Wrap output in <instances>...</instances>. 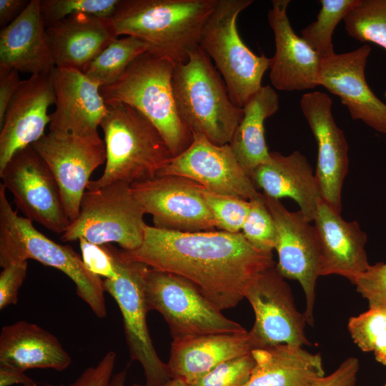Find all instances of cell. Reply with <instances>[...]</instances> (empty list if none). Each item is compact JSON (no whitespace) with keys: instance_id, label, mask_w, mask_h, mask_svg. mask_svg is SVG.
<instances>
[{"instance_id":"6da1fadb","label":"cell","mask_w":386,"mask_h":386,"mask_svg":"<svg viewBox=\"0 0 386 386\" xmlns=\"http://www.w3.org/2000/svg\"><path fill=\"white\" fill-rule=\"evenodd\" d=\"M127 261L181 276L191 282L218 310L244 298L255 278L275 266L272 253L252 246L242 232H182L147 225L137 249H118Z\"/></svg>"},{"instance_id":"7a4b0ae2","label":"cell","mask_w":386,"mask_h":386,"mask_svg":"<svg viewBox=\"0 0 386 386\" xmlns=\"http://www.w3.org/2000/svg\"><path fill=\"white\" fill-rule=\"evenodd\" d=\"M218 0H119L111 20L117 36L139 39L148 52L175 64L200 46L202 29Z\"/></svg>"},{"instance_id":"3957f363","label":"cell","mask_w":386,"mask_h":386,"mask_svg":"<svg viewBox=\"0 0 386 386\" xmlns=\"http://www.w3.org/2000/svg\"><path fill=\"white\" fill-rule=\"evenodd\" d=\"M101 128L107 159L102 176L86 189L124 182L129 184L157 177L173 157L155 126L134 108L122 102L107 104Z\"/></svg>"},{"instance_id":"277c9868","label":"cell","mask_w":386,"mask_h":386,"mask_svg":"<svg viewBox=\"0 0 386 386\" xmlns=\"http://www.w3.org/2000/svg\"><path fill=\"white\" fill-rule=\"evenodd\" d=\"M176 64L147 51L136 58L120 78L100 88L106 104L122 102L134 108L157 129L172 157L186 150L193 135L176 107L172 79Z\"/></svg>"},{"instance_id":"5b68a950","label":"cell","mask_w":386,"mask_h":386,"mask_svg":"<svg viewBox=\"0 0 386 386\" xmlns=\"http://www.w3.org/2000/svg\"><path fill=\"white\" fill-rule=\"evenodd\" d=\"M172 85L178 114L192 134L217 145L229 144L242 108L231 101L224 79L200 46L187 61L176 64Z\"/></svg>"},{"instance_id":"8992f818","label":"cell","mask_w":386,"mask_h":386,"mask_svg":"<svg viewBox=\"0 0 386 386\" xmlns=\"http://www.w3.org/2000/svg\"><path fill=\"white\" fill-rule=\"evenodd\" d=\"M31 259L56 268L74 283L77 295L99 318L107 315L103 280L89 272L71 247L58 244L11 207L0 184V266Z\"/></svg>"},{"instance_id":"52a82bcc","label":"cell","mask_w":386,"mask_h":386,"mask_svg":"<svg viewBox=\"0 0 386 386\" xmlns=\"http://www.w3.org/2000/svg\"><path fill=\"white\" fill-rule=\"evenodd\" d=\"M252 0H218L202 31L199 46L215 63L231 101L242 108L262 86L271 59L257 55L242 41L237 19Z\"/></svg>"},{"instance_id":"ba28073f","label":"cell","mask_w":386,"mask_h":386,"mask_svg":"<svg viewBox=\"0 0 386 386\" xmlns=\"http://www.w3.org/2000/svg\"><path fill=\"white\" fill-rule=\"evenodd\" d=\"M145 214L128 183L117 182L86 189L78 217L60 238L63 242L83 238L96 244L117 243L123 250H135L144 238Z\"/></svg>"},{"instance_id":"9c48e42d","label":"cell","mask_w":386,"mask_h":386,"mask_svg":"<svg viewBox=\"0 0 386 386\" xmlns=\"http://www.w3.org/2000/svg\"><path fill=\"white\" fill-rule=\"evenodd\" d=\"M144 293L148 310L162 315L173 339L247 331L224 316L191 282L177 274L147 266Z\"/></svg>"},{"instance_id":"30bf717a","label":"cell","mask_w":386,"mask_h":386,"mask_svg":"<svg viewBox=\"0 0 386 386\" xmlns=\"http://www.w3.org/2000/svg\"><path fill=\"white\" fill-rule=\"evenodd\" d=\"M115 279L103 280L104 291L116 301L122 316L123 328L132 360L139 362L146 384L159 386L171 380L167 363L158 356L147 324L149 312L144 293V273L147 265L122 259L114 247Z\"/></svg>"},{"instance_id":"8fae6325","label":"cell","mask_w":386,"mask_h":386,"mask_svg":"<svg viewBox=\"0 0 386 386\" xmlns=\"http://www.w3.org/2000/svg\"><path fill=\"white\" fill-rule=\"evenodd\" d=\"M6 190L24 217L62 234L70 224L57 182L32 145L18 151L0 170Z\"/></svg>"},{"instance_id":"7c38bea8","label":"cell","mask_w":386,"mask_h":386,"mask_svg":"<svg viewBox=\"0 0 386 386\" xmlns=\"http://www.w3.org/2000/svg\"><path fill=\"white\" fill-rule=\"evenodd\" d=\"M244 298L254 312V323L249 332L255 349L282 344L311 345L305 335V315L297 310L291 288L276 266L255 278Z\"/></svg>"},{"instance_id":"4fadbf2b","label":"cell","mask_w":386,"mask_h":386,"mask_svg":"<svg viewBox=\"0 0 386 386\" xmlns=\"http://www.w3.org/2000/svg\"><path fill=\"white\" fill-rule=\"evenodd\" d=\"M54 175L70 222L78 217L93 172L106 162L104 142L49 132L32 144Z\"/></svg>"},{"instance_id":"5bb4252c","label":"cell","mask_w":386,"mask_h":386,"mask_svg":"<svg viewBox=\"0 0 386 386\" xmlns=\"http://www.w3.org/2000/svg\"><path fill=\"white\" fill-rule=\"evenodd\" d=\"M132 190L153 227L182 232L213 231L214 219L201 192L200 184L189 179L157 176L131 184Z\"/></svg>"},{"instance_id":"9a60e30c","label":"cell","mask_w":386,"mask_h":386,"mask_svg":"<svg viewBox=\"0 0 386 386\" xmlns=\"http://www.w3.org/2000/svg\"><path fill=\"white\" fill-rule=\"evenodd\" d=\"M263 196L277 228L276 268L285 279L297 280L301 284L306 297L304 315L307 323L313 326L315 286L320 267V250L315 227L300 210L290 212L279 199Z\"/></svg>"},{"instance_id":"2e32d148","label":"cell","mask_w":386,"mask_h":386,"mask_svg":"<svg viewBox=\"0 0 386 386\" xmlns=\"http://www.w3.org/2000/svg\"><path fill=\"white\" fill-rule=\"evenodd\" d=\"M192 135L190 146L173 157L157 176L182 177L213 192L246 200L261 194L229 144L217 145L202 134Z\"/></svg>"},{"instance_id":"e0dca14e","label":"cell","mask_w":386,"mask_h":386,"mask_svg":"<svg viewBox=\"0 0 386 386\" xmlns=\"http://www.w3.org/2000/svg\"><path fill=\"white\" fill-rule=\"evenodd\" d=\"M332 101L325 93L305 94L300 108L317 144L315 177L322 199L341 213L342 189L348 172V144L343 131L336 124Z\"/></svg>"},{"instance_id":"ac0fdd59","label":"cell","mask_w":386,"mask_h":386,"mask_svg":"<svg viewBox=\"0 0 386 386\" xmlns=\"http://www.w3.org/2000/svg\"><path fill=\"white\" fill-rule=\"evenodd\" d=\"M370 52L371 47L365 44L322 60L318 85L339 96L353 119L386 134V104L373 93L365 74Z\"/></svg>"},{"instance_id":"d6986e66","label":"cell","mask_w":386,"mask_h":386,"mask_svg":"<svg viewBox=\"0 0 386 386\" xmlns=\"http://www.w3.org/2000/svg\"><path fill=\"white\" fill-rule=\"evenodd\" d=\"M55 103L51 74L22 80L0 124V170L19 150L32 145L50 123L49 107Z\"/></svg>"},{"instance_id":"ffe728a7","label":"cell","mask_w":386,"mask_h":386,"mask_svg":"<svg viewBox=\"0 0 386 386\" xmlns=\"http://www.w3.org/2000/svg\"><path fill=\"white\" fill-rule=\"evenodd\" d=\"M51 76L56 107L50 114L49 132L99 137L98 128L107 112L100 86L72 68L55 67Z\"/></svg>"},{"instance_id":"44dd1931","label":"cell","mask_w":386,"mask_h":386,"mask_svg":"<svg viewBox=\"0 0 386 386\" xmlns=\"http://www.w3.org/2000/svg\"><path fill=\"white\" fill-rule=\"evenodd\" d=\"M290 0H273L267 19L272 29L275 53L270 58L269 78L281 91H301L318 85L322 59L292 29L287 9Z\"/></svg>"},{"instance_id":"7402d4cb","label":"cell","mask_w":386,"mask_h":386,"mask_svg":"<svg viewBox=\"0 0 386 386\" xmlns=\"http://www.w3.org/2000/svg\"><path fill=\"white\" fill-rule=\"evenodd\" d=\"M312 222L320 250V276L337 274L352 283L370 266L366 233L357 221L345 220L340 212L322 199Z\"/></svg>"},{"instance_id":"603a6c76","label":"cell","mask_w":386,"mask_h":386,"mask_svg":"<svg viewBox=\"0 0 386 386\" xmlns=\"http://www.w3.org/2000/svg\"><path fill=\"white\" fill-rule=\"evenodd\" d=\"M45 34L55 66L82 72L105 47L119 38L111 18L86 14L69 16L46 27Z\"/></svg>"},{"instance_id":"cb8c5ba5","label":"cell","mask_w":386,"mask_h":386,"mask_svg":"<svg viewBox=\"0 0 386 386\" xmlns=\"http://www.w3.org/2000/svg\"><path fill=\"white\" fill-rule=\"evenodd\" d=\"M251 179L267 197L293 199L305 218L313 221L322 197L312 168L300 152L288 155L269 152L267 159L255 169Z\"/></svg>"},{"instance_id":"d4e9b609","label":"cell","mask_w":386,"mask_h":386,"mask_svg":"<svg viewBox=\"0 0 386 386\" xmlns=\"http://www.w3.org/2000/svg\"><path fill=\"white\" fill-rule=\"evenodd\" d=\"M254 349L249 331L176 338L167 365L171 378H180L190 385L219 364Z\"/></svg>"},{"instance_id":"484cf974","label":"cell","mask_w":386,"mask_h":386,"mask_svg":"<svg viewBox=\"0 0 386 386\" xmlns=\"http://www.w3.org/2000/svg\"><path fill=\"white\" fill-rule=\"evenodd\" d=\"M41 0H31L0 31V66L31 75H48L56 67L47 46Z\"/></svg>"},{"instance_id":"4316f807","label":"cell","mask_w":386,"mask_h":386,"mask_svg":"<svg viewBox=\"0 0 386 386\" xmlns=\"http://www.w3.org/2000/svg\"><path fill=\"white\" fill-rule=\"evenodd\" d=\"M71 357L59 340L38 325L25 320L6 325L0 333V365L29 369L66 370Z\"/></svg>"},{"instance_id":"83f0119b","label":"cell","mask_w":386,"mask_h":386,"mask_svg":"<svg viewBox=\"0 0 386 386\" xmlns=\"http://www.w3.org/2000/svg\"><path fill=\"white\" fill-rule=\"evenodd\" d=\"M255 360L244 386H314L325 376L320 353L302 346L282 344L252 351Z\"/></svg>"},{"instance_id":"f1b7e54d","label":"cell","mask_w":386,"mask_h":386,"mask_svg":"<svg viewBox=\"0 0 386 386\" xmlns=\"http://www.w3.org/2000/svg\"><path fill=\"white\" fill-rule=\"evenodd\" d=\"M279 96L269 85L262 86L245 103L243 114L229 146L239 164L251 178L269 154L264 137V122L279 109Z\"/></svg>"},{"instance_id":"f546056e","label":"cell","mask_w":386,"mask_h":386,"mask_svg":"<svg viewBox=\"0 0 386 386\" xmlns=\"http://www.w3.org/2000/svg\"><path fill=\"white\" fill-rule=\"evenodd\" d=\"M148 51V46L137 38H117L105 47L83 71L100 87L117 81L129 64Z\"/></svg>"},{"instance_id":"4dcf8cb0","label":"cell","mask_w":386,"mask_h":386,"mask_svg":"<svg viewBox=\"0 0 386 386\" xmlns=\"http://www.w3.org/2000/svg\"><path fill=\"white\" fill-rule=\"evenodd\" d=\"M359 0H321L316 21L301 31V37L322 60L332 56V34L338 24L355 7Z\"/></svg>"},{"instance_id":"1f68e13d","label":"cell","mask_w":386,"mask_h":386,"mask_svg":"<svg viewBox=\"0 0 386 386\" xmlns=\"http://www.w3.org/2000/svg\"><path fill=\"white\" fill-rule=\"evenodd\" d=\"M344 21L352 38L386 49V0H359Z\"/></svg>"},{"instance_id":"d6a6232c","label":"cell","mask_w":386,"mask_h":386,"mask_svg":"<svg viewBox=\"0 0 386 386\" xmlns=\"http://www.w3.org/2000/svg\"><path fill=\"white\" fill-rule=\"evenodd\" d=\"M347 327L360 350L372 351L376 360L386 365V310L369 308L350 317Z\"/></svg>"},{"instance_id":"836d02e7","label":"cell","mask_w":386,"mask_h":386,"mask_svg":"<svg viewBox=\"0 0 386 386\" xmlns=\"http://www.w3.org/2000/svg\"><path fill=\"white\" fill-rule=\"evenodd\" d=\"M250 201L251 206L242 229L246 240L254 248L272 253L277 241L276 224L262 193Z\"/></svg>"},{"instance_id":"e575fe53","label":"cell","mask_w":386,"mask_h":386,"mask_svg":"<svg viewBox=\"0 0 386 386\" xmlns=\"http://www.w3.org/2000/svg\"><path fill=\"white\" fill-rule=\"evenodd\" d=\"M200 189L216 227L227 232H241L250 209V201L213 192L201 185Z\"/></svg>"},{"instance_id":"d590c367","label":"cell","mask_w":386,"mask_h":386,"mask_svg":"<svg viewBox=\"0 0 386 386\" xmlns=\"http://www.w3.org/2000/svg\"><path fill=\"white\" fill-rule=\"evenodd\" d=\"M119 0H41L43 23L48 27L73 14L111 18Z\"/></svg>"},{"instance_id":"8d00e7d4","label":"cell","mask_w":386,"mask_h":386,"mask_svg":"<svg viewBox=\"0 0 386 386\" xmlns=\"http://www.w3.org/2000/svg\"><path fill=\"white\" fill-rule=\"evenodd\" d=\"M255 360L252 352L227 360L189 386H244L249 380Z\"/></svg>"},{"instance_id":"74e56055","label":"cell","mask_w":386,"mask_h":386,"mask_svg":"<svg viewBox=\"0 0 386 386\" xmlns=\"http://www.w3.org/2000/svg\"><path fill=\"white\" fill-rule=\"evenodd\" d=\"M352 284L369 308L386 310V262H377L357 275Z\"/></svg>"},{"instance_id":"f35d334b","label":"cell","mask_w":386,"mask_h":386,"mask_svg":"<svg viewBox=\"0 0 386 386\" xmlns=\"http://www.w3.org/2000/svg\"><path fill=\"white\" fill-rule=\"evenodd\" d=\"M78 241L82 261L89 272L105 279L117 277L114 247L111 244H93L83 238Z\"/></svg>"},{"instance_id":"ab89813d","label":"cell","mask_w":386,"mask_h":386,"mask_svg":"<svg viewBox=\"0 0 386 386\" xmlns=\"http://www.w3.org/2000/svg\"><path fill=\"white\" fill-rule=\"evenodd\" d=\"M27 261L9 264L0 273V310L18 302L19 290L27 273Z\"/></svg>"},{"instance_id":"60d3db41","label":"cell","mask_w":386,"mask_h":386,"mask_svg":"<svg viewBox=\"0 0 386 386\" xmlns=\"http://www.w3.org/2000/svg\"><path fill=\"white\" fill-rule=\"evenodd\" d=\"M116 358V352L109 351L95 366L84 370L69 386H109Z\"/></svg>"},{"instance_id":"b9f144b4","label":"cell","mask_w":386,"mask_h":386,"mask_svg":"<svg viewBox=\"0 0 386 386\" xmlns=\"http://www.w3.org/2000/svg\"><path fill=\"white\" fill-rule=\"evenodd\" d=\"M359 369V360L348 357L332 374L319 379L314 386H355Z\"/></svg>"},{"instance_id":"7bdbcfd3","label":"cell","mask_w":386,"mask_h":386,"mask_svg":"<svg viewBox=\"0 0 386 386\" xmlns=\"http://www.w3.org/2000/svg\"><path fill=\"white\" fill-rule=\"evenodd\" d=\"M21 81L17 70L0 66V124Z\"/></svg>"},{"instance_id":"ee69618b","label":"cell","mask_w":386,"mask_h":386,"mask_svg":"<svg viewBox=\"0 0 386 386\" xmlns=\"http://www.w3.org/2000/svg\"><path fill=\"white\" fill-rule=\"evenodd\" d=\"M30 1L0 0V26L3 29L14 21L26 9Z\"/></svg>"},{"instance_id":"f6af8a7d","label":"cell","mask_w":386,"mask_h":386,"mask_svg":"<svg viewBox=\"0 0 386 386\" xmlns=\"http://www.w3.org/2000/svg\"><path fill=\"white\" fill-rule=\"evenodd\" d=\"M12 385L37 386L36 382L27 376L24 371L0 365V386H11Z\"/></svg>"},{"instance_id":"bcb514c9","label":"cell","mask_w":386,"mask_h":386,"mask_svg":"<svg viewBox=\"0 0 386 386\" xmlns=\"http://www.w3.org/2000/svg\"><path fill=\"white\" fill-rule=\"evenodd\" d=\"M126 377L127 370L124 369L112 376L109 386H125Z\"/></svg>"},{"instance_id":"7dc6e473","label":"cell","mask_w":386,"mask_h":386,"mask_svg":"<svg viewBox=\"0 0 386 386\" xmlns=\"http://www.w3.org/2000/svg\"><path fill=\"white\" fill-rule=\"evenodd\" d=\"M132 386H148L147 385H142L134 384ZM159 386H189L187 383L180 378H172L168 382Z\"/></svg>"},{"instance_id":"c3c4849f","label":"cell","mask_w":386,"mask_h":386,"mask_svg":"<svg viewBox=\"0 0 386 386\" xmlns=\"http://www.w3.org/2000/svg\"><path fill=\"white\" fill-rule=\"evenodd\" d=\"M46 386H64L63 385H47Z\"/></svg>"},{"instance_id":"681fc988","label":"cell","mask_w":386,"mask_h":386,"mask_svg":"<svg viewBox=\"0 0 386 386\" xmlns=\"http://www.w3.org/2000/svg\"><path fill=\"white\" fill-rule=\"evenodd\" d=\"M385 97L386 98V89L385 91Z\"/></svg>"},{"instance_id":"f907efd6","label":"cell","mask_w":386,"mask_h":386,"mask_svg":"<svg viewBox=\"0 0 386 386\" xmlns=\"http://www.w3.org/2000/svg\"><path fill=\"white\" fill-rule=\"evenodd\" d=\"M384 386H386V383H385V385Z\"/></svg>"}]
</instances>
